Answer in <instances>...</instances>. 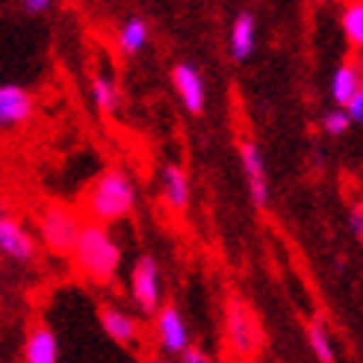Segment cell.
I'll use <instances>...</instances> for the list:
<instances>
[{"label": "cell", "mask_w": 363, "mask_h": 363, "mask_svg": "<svg viewBox=\"0 0 363 363\" xmlns=\"http://www.w3.org/2000/svg\"><path fill=\"white\" fill-rule=\"evenodd\" d=\"M50 9V0H24V12L30 15H42Z\"/></svg>", "instance_id": "23"}, {"label": "cell", "mask_w": 363, "mask_h": 363, "mask_svg": "<svg viewBox=\"0 0 363 363\" xmlns=\"http://www.w3.org/2000/svg\"><path fill=\"white\" fill-rule=\"evenodd\" d=\"M133 204H136V186L124 169H106L104 174H98V180L86 195V213L92 216L95 225L104 228L130 216Z\"/></svg>", "instance_id": "2"}, {"label": "cell", "mask_w": 363, "mask_h": 363, "mask_svg": "<svg viewBox=\"0 0 363 363\" xmlns=\"http://www.w3.org/2000/svg\"><path fill=\"white\" fill-rule=\"evenodd\" d=\"M101 328L113 342H118V346H136L139 337H142L139 319L130 311L116 307V304H104L101 307Z\"/></svg>", "instance_id": "10"}, {"label": "cell", "mask_w": 363, "mask_h": 363, "mask_svg": "<svg viewBox=\"0 0 363 363\" xmlns=\"http://www.w3.org/2000/svg\"><path fill=\"white\" fill-rule=\"evenodd\" d=\"M71 257H74L77 269L89 281L113 284L116 275H118V266H121V248H118V242L113 240V233L106 230L104 225L83 222Z\"/></svg>", "instance_id": "1"}, {"label": "cell", "mask_w": 363, "mask_h": 363, "mask_svg": "<svg viewBox=\"0 0 363 363\" xmlns=\"http://www.w3.org/2000/svg\"><path fill=\"white\" fill-rule=\"evenodd\" d=\"M349 127H352V121H349L346 110H340V106H334V110H328L322 116V130L328 136H342Z\"/></svg>", "instance_id": "20"}, {"label": "cell", "mask_w": 363, "mask_h": 363, "mask_svg": "<svg viewBox=\"0 0 363 363\" xmlns=\"http://www.w3.org/2000/svg\"><path fill=\"white\" fill-rule=\"evenodd\" d=\"M151 39V27L148 21H145L142 15H130L124 18V24L118 27L116 33V42H118V50L127 53V57H133V53H139L145 45H148Z\"/></svg>", "instance_id": "16"}, {"label": "cell", "mask_w": 363, "mask_h": 363, "mask_svg": "<svg viewBox=\"0 0 363 363\" xmlns=\"http://www.w3.org/2000/svg\"><path fill=\"white\" fill-rule=\"evenodd\" d=\"M151 363H177V360H172V357H157V360H151Z\"/></svg>", "instance_id": "25"}, {"label": "cell", "mask_w": 363, "mask_h": 363, "mask_svg": "<svg viewBox=\"0 0 363 363\" xmlns=\"http://www.w3.org/2000/svg\"><path fill=\"white\" fill-rule=\"evenodd\" d=\"M225 334H228V346L237 354H251L257 346V319H254L251 307L240 298L228 301L225 311Z\"/></svg>", "instance_id": "6"}, {"label": "cell", "mask_w": 363, "mask_h": 363, "mask_svg": "<svg viewBox=\"0 0 363 363\" xmlns=\"http://www.w3.org/2000/svg\"><path fill=\"white\" fill-rule=\"evenodd\" d=\"M340 24H342L346 39L363 50V4H349L340 15Z\"/></svg>", "instance_id": "18"}, {"label": "cell", "mask_w": 363, "mask_h": 363, "mask_svg": "<svg viewBox=\"0 0 363 363\" xmlns=\"http://www.w3.org/2000/svg\"><path fill=\"white\" fill-rule=\"evenodd\" d=\"M24 363H60V340L48 325H33L24 340Z\"/></svg>", "instance_id": "13"}, {"label": "cell", "mask_w": 363, "mask_h": 363, "mask_svg": "<svg viewBox=\"0 0 363 363\" xmlns=\"http://www.w3.org/2000/svg\"><path fill=\"white\" fill-rule=\"evenodd\" d=\"M240 162L248 180V192L251 201L257 207L269 204V174H266V160L260 154V148L254 142H240Z\"/></svg>", "instance_id": "8"}, {"label": "cell", "mask_w": 363, "mask_h": 363, "mask_svg": "<svg viewBox=\"0 0 363 363\" xmlns=\"http://www.w3.org/2000/svg\"><path fill=\"white\" fill-rule=\"evenodd\" d=\"M307 342H311V352L316 354L319 363H334V346H331V334L325 328V322L313 319L311 328H307Z\"/></svg>", "instance_id": "17"}, {"label": "cell", "mask_w": 363, "mask_h": 363, "mask_svg": "<svg viewBox=\"0 0 363 363\" xmlns=\"http://www.w3.org/2000/svg\"><path fill=\"white\" fill-rule=\"evenodd\" d=\"M172 83H174V92L177 98L184 101V106L189 113H204V104H207V89L201 80V71L189 62H177L172 68Z\"/></svg>", "instance_id": "9"}, {"label": "cell", "mask_w": 363, "mask_h": 363, "mask_svg": "<svg viewBox=\"0 0 363 363\" xmlns=\"http://www.w3.org/2000/svg\"><path fill=\"white\" fill-rule=\"evenodd\" d=\"M177 363H213V357L204 352V349H198V346H189L184 354H180Z\"/></svg>", "instance_id": "22"}, {"label": "cell", "mask_w": 363, "mask_h": 363, "mask_svg": "<svg viewBox=\"0 0 363 363\" xmlns=\"http://www.w3.org/2000/svg\"><path fill=\"white\" fill-rule=\"evenodd\" d=\"M254 48H257V18L251 12H240L233 18V24L228 30V50L233 62H245Z\"/></svg>", "instance_id": "12"}, {"label": "cell", "mask_w": 363, "mask_h": 363, "mask_svg": "<svg viewBox=\"0 0 363 363\" xmlns=\"http://www.w3.org/2000/svg\"><path fill=\"white\" fill-rule=\"evenodd\" d=\"M360 86H363V74H360V68L354 62L337 65L334 77H331V98H334V104L340 106V110H346L349 101L360 92Z\"/></svg>", "instance_id": "15"}, {"label": "cell", "mask_w": 363, "mask_h": 363, "mask_svg": "<svg viewBox=\"0 0 363 363\" xmlns=\"http://www.w3.org/2000/svg\"><path fill=\"white\" fill-rule=\"evenodd\" d=\"M160 192L162 201L172 210H184L189 204V177L180 166H166L160 174Z\"/></svg>", "instance_id": "14"}, {"label": "cell", "mask_w": 363, "mask_h": 363, "mask_svg": "<svg viewBox=\"0 0 363 363\" xmlns=\"http://www.w3.org/2000/svg\"><path fill=\"white\" fill-rule=\"evenodd\" d=\"M92 98H95V104H98V110L113 113L116 104H118L116 83H113L110 77H104V74H95V77H92Z\"/></svg>", "instance_id": "19"}, {"label": "cell", "mask_w": 363, "mask_h": 363, "mask_svg": "<svg viewBox=\"0 0 363 363\" xmlns=\"http://www.w3.org/2000/svg\"><path fill=\"white\" fill-rule=\"evenodd\" d=\"M157 340H160V346L166 354H184L192 346L189 325L174 304H166L157 311Z\"/></svg>", "instance_id": "7"}, {"label": "cell", "mask_w": 363, "mask_h": 363, "mask_svg": "<svg viewBox=\"0 0 363 363\" xmlns=\"http://www.w3.org/2000/svg\"><path fill=\"white\" fill-rule=\"evenodd\" d=\"M39 254V240L15 219L9 210L0 207V257H9L15 263H30Z\"/></svg>", "instance_id": "5"}, {"label": "cell", "mask_w": 363, "mask_h": 363, "mask_svg": "<svg viewBox=\"0 0 363 363\" xmlns=\"http://www.w3.org/2000/svg\"><path fill=\"white\" fill-rule=\"evenodd\" d=\"M130 296L142 313H157L160 298H162V281H160V266L151 254H142L130 269Z\"/></svg>", "instance_id": "4"}, {"label": "cell", "mask_w": 363, "mask_h": 363, "mask_svg": "<svg viewBox=\"0 0 363 363\" xmlns=\"http://www.w3.org/2000/svg\"><path fill=\"white\" fill-rule=\"evenodd\" d=\"M80 216L65 204H48L39 216V245H45L57 257H71L80 237Z\"/></svg>", "instance_id": "3"}, {"label": "cell", "mask_w": 363, "mask_h": 363, "mask_svg": "<svg viewBox=\"0 0 363 363\" xmlns=\"http://www.w3.org/2000/svg\"><path fill=\"white\" fill-rule=\"evenodd\" d=\"M352 230L363 240V210H360V207L352 210Z\"/></svg>", "instance_id": "24"}, {"label": "cell", "mask_w": 363, "mask_h": 363, "mask_svg": "<svg viewBox=\"0 0 363 363\" xmlns=\"http://www.w3.org/2000/svg\"><path fill=\"white\" fill-rule=\"evenodd\" d=\"M33 110H35V101L24 86H15V83L0 86V130L24 124L33 116Z\"/></svg>", "instance_id": "11"}, {"label": "cell", "mask_w": 363, "mask_h": 363, "mask_svg": "<svg viewBox=\"0 0 363 363\" xmlns=\"http://www.w3.org/2000/svg\"><path fill=\"white\" fill-rule=\"evenodd\" d=\"M346 116H349V121H352V124H363V86H360V92L349 101Z\"/></svg>", "instance_id": "21"}]
</instances>
